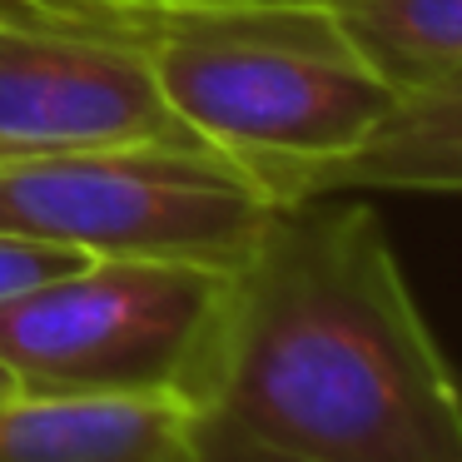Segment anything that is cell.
Returning a JSON list of instances; mask_svg holds the SVG:
<instances>
[{
    "label": "cell",
    "instance_id": "cell-6",
    "mask_svg": "<svg viewBox=\"0 0 462 462\" xmlns=\"http://www.w3.org/2000/svg\"><path fill=\"white\" fill-rule=\"evenodd\" d=\"M323 194H462V75L398 95L348 154L303 174L289 204Z\"/></svg>",
    "mask_w": 462,
    "mask_h": 462
},
{
    "label": "cell",
    "instance_id": "cell-7",
    "mask_svg": "<svg viewBox=\"0 0 462 462\" xmlns=\"http://www.w3.org/2000/svg\"><path fill=\"white\" fill-rule=\"evenodd\" d=\"M189 408L170 398H45L0 402V462H184Z\"/></svg>",
    "mask_w": 462,
    "mask_h": 462
},
{
    "label": "cell",
    "instance_id": "cell-10",
    "mask_svg": "<svg viewBox=\"0 0 462 462\" xmlns=\"http://www.w3.org/2000/svg\"><path fill=\"white\" fill-rule=\"evenodd\" d=\"M15 393H21V383H15V373L5 368V363H0V402H5V398H15Z\"/></svg>",
    "mask_w": 462,
    "mask_h": 462
},
{
    "label": "cell",
    "instance_id": "cell-2",
    "mask_svg": "<svg viewBox=\"0 0 462 462\" xmlns=\"http://www.w3.org/2000/svg\"><path fill=\"white\" fill-rule=\"evenodd\" d=\"M154 80L194 140L289 204L309 170L348 154L398 95L348 45L323 0L189 5L144 35Z\"/></svg>",
    "mask_w": 462,
    "mask_h": 462
},
{
    "label": "cell",
    "instance_id": "cell-3",
    "mask_svg": "<svg viewBox=\"0 0 462 462\" xmlns=\"http://www.w3.org/2000/svg\"><path fill=\"white\" fill-rule=\"evenodd\" d=\"M234 269L85 259L0 303V363L45 398H170L194 408L219 358Z\"/></svg>",
    "mask_w": 462,
    "mask_h": 462
},
{
    "label": "cell",
    "instance_id": "cell-11",
    "mask_svg": "<svg viewBox=\"0 0 462 462\" xmlns=\"http://www.w3.org/2000/svg\"><path fill=\"white\" fill-rule=\"evenodd\" d=\"M115 5H125V0H115Z\"/></svg>",
    "mask_w": 462,
    "mask_h": 462
},
{
    "label": "cell",
    "instance_id": "cell-4",
    "mask_svg": "<svg viewBox=\"0 0 462 462\" xmlns=\"http://www.w3.org/2000/svg\"><path fill=\"white\" fill-rule=\"evenodd\" d=\"M254 170L204 140L120 144L0 164V229L85 259L239 269L273 219Z\"/></svg>",
    "mask_w": 462,
    "mask_h": 462
},
{
    "label": "cell",
    "instance_id": "cell-1",
    "mask_svg": "<svg viewBox=\"0 0 462 462\" xmlns=\"http://www.w3.org/2000/svg\"><path fill=\"white\" fill-rule=\"evenodd\" d=\"M184 462H462V383L363 199L279 204L263 224Z\"/></svg>",
    "mask_w": 462,
    "mask_h": 462
},
{
    "label": "cell",
    "instance_id": "cell-9",
    "mask_svg": "<svg viewBox=\"0 0 462 462\" xmlns=\"http://www.w3.org/2000/svg\"><path fill=\"white\" fill-rule=\"evenodd\" d=\"M80 263H85V254H75V249L0 229V303L25 293V289H35V283H45V279H60V273L80 269Z\"/></svg>",
    "mask_w": 462,
    "mask_h": 462
},
{
    "label": "cell",
    "instance_id": "cell-5",
    "mask_svg": "<svg viewBox=\"0 0 462 462\" xmlns=\"http://www.w3.org/2000/svg\"><path fill=\"white\" fill-rule=\"evenodd\" d=\"M194 140L144 41L0 21V164Z\"/></svg>",
    "mask_w": 462,
    "mask_h": 462
},
{
    "label": "cell",
    "instance_id": "cell-8",
    "mask_svg": "<svg viewBox=\"0 0 462 462\" xmlns=\"http://www.w3.org/2000/svg\"><path fill=\"white\" fill-rule=\"evenodd\" d=\"M393 95L462 75V0H323Z\"/></svg>",
    "mask_w": 462,
    "mask_h": 462
}]
</instances>
